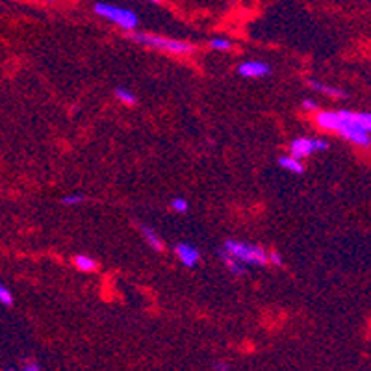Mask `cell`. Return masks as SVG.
Returning a JSON list of instances; mask_svg holds the SVG:
<instances>
[{"label": "cell", "mask_w": 371, "mask_h": 371, "mask_svg": "<svg viewBox=\"0 0 371 371\" xmlns=\"http://www.w3.org/2000/svg\"><path fill=\"white\" fill-rule=\"evenodd\" d=\"M128 39L138 45H144L147 48H154V50H162V52L176 54V56H186V54L195 52V45L188 41H181V39H173V37L158 36V34H148V32H128Z\"/></svg>", "instance_id": "6da1fadb"}, {"label": "cell", "mask_w": 371, "mask_h": 371, "mask_svg": "<svg viewBox=\"0 0 371 371\" xmlns=\"http://www.w3.org/2000/svg\"><path fill=\"white\" fill-rule=\"evenodd\" d=\"M336 113H338V119H336L334 132L338 134L342 139H345V141L356 145V147L371 148V134L366 132L356 122V111L338 110Z\"/></svg>", "instance_id": "7a4b0ae2"}, {"label": "cell", "mask_w": 371, "mask_h": 371, "mask_svg": "<svg viewBox=\"0 0 371 371\" xmlns=\"http://www.w3.org/2000/svg\"><path fill=\"white\" fill-rule=\"evenodd\" d=\"M93 11H95L99 17H102L104 21L111 22V24L127 30V32H134L139 24L138 15H136L132 10L122 8V6L110 4V2H95Z\"/></svg>", "instance_id": "3957f363"}, {"label": "cell", "mask_w": 371, "mask_h": 371, "mask_svg": "<svg viewBox=\"0 0 371 371\" xmlns=\"http://www.w3.org/2000/svg\"><path fill=\"white\" fill-rule=\"evenodd\" d=\"M223 251L228 255L236 256L245 265H265L270 264V251L255 244L239 241V239H227L223 245Z\"/></svg>", "instance_id": "277c9868"}, {"label": "cell", "mask_w": 371, "mask_h": 371, "mask_svg": "<svg viewBox=\"0 0 371 371\" xmlns=\"http://www.w3.org/2000/svg\"><path fill=\"white\" fill-rule=\"evenodd\" d=\"M329 148V141L321 138H308V136H299L290 144V154L295 158H304L314 153H321Z\"/></svg>", "instance_id": "5b68a950"}, {"label": "cell", "mask_w": 371, "mask_h": 371, "mask_svg": "<svg viewBox=\"0 0 371 371\" xmlns=\"http://www.w3.org/2000/svg\"><path fill=\"white\" fill-rule=\"evenodd\" d=\"M238 74L244 78H265L271 74L270 64L258 62V59H249L238 65Z\"/></svg>", "instance_id": "8992f818"}, {"label": "cell", "mask_w": 371, "mask_h": 371, "mask_svg": "<svg viewBox=\"0 0 371 371\" xmlns=\"http://www.w3.org/2000/svg\"><path fill=\"white\" fill-rule=\"evenodd\" d=\"M175 255L176 258L181 260V264L186 265V267H197V264L201 262V251L197 249L195 245L186 244V241H181V244L175 247Z\"/></svg>", "instance_id": "52a82bcc"}, {"label": "cell", "mask_w": 371, "mask_h": 371, "mask_svg": "<svg viewBox=\"0 0 371 371\" xmlns=\"http://www.w3.org/2000/svg\"><path fill=\"white\" fill-rule=\"evenodd\" d=\"M139 232H141V236H144L145 244L150 247V249L154 251H164V239L160 238V234L154 230L150 225H145V223H141L139 225Z\"/></svg>", "instance_id": "ba28073f"}, {"label": "cell", "mask_w": 371, "mask_h": 371, "mask_svg": "<svg viewBox=\"0 0 371 371\" xmlns=\"http://www.w3.org/2000/svg\"><path fill=\"white\" fill-rule=\"evenodd\" d=\"M308 88L314 90L316 93H321L325 97H332V99H344L345 91L336 88V85L323 84V82H318V80H308Z\"/></svg>", "instance_id": "9c48e42d"}, {"label": "cell", "mask_w": 371, "mask_h": 371, "mask_svg": "<svg viewBox=\"0 0 371 371\" xmlns=\"http://www.w3.org/2000/svg\"><path fill=\"white\" fill-rule=\"evenodd\" d=\"M279 167H282L288 173H293V175H302L304 173V165L299 158L292 156V154H284L279 158Z\"/></svg>", "instance_id": "30bf717a"}, {"label": "cell", "mask_w": 371, "mask_h": 371, "mask_svg": "<svg viewBox=\"0 0 371 371\" xmlns=\"http://www.w3.org/2000/svg\"><path fill=\"white\" fill-rule=\"evenodd\" d=\"M221 260H223V264H225V267H227L232 275L236 276H241L245 275V271H247V265L244 264V262H239L236 256L232 255H228L227 251H221Z\"/></svg>", "instance_id": "8fae6325"}, {"label": "cell", "mask_w": 371, "mask_h": 371, "mask_svg": "<svg viewBox=\"0 0 371 371\" xmlns=\"http://www.w3.org/2000/svg\"><path fill=\"white\" fill-rule=\"evenodd\" d=\"M74 265H76V270L82 271V273H93V271L99 267L95 258H91L88 255H76L74 256Z\"/></svg>", "instance_id": "7c38bea8"}, {"label": "cell", "mask_w": 371, "mask_h": 371, "mask_svg": "<svg viewBox=\"0 0 371 371\" xmlns=\"http://www.w3.org/2000/svg\"><path fill=\"white\" fill-rule=\"evenodd\" d=\"M208 47L216 50V52H228L234 47V43L230 39H227V37H212L208 41Z\"/></svg>", "instance_id": "4fadbf2b"}, {"label": "cell", "mask_w": 371, "mask_h": 371, "mask_svg": "<svg viewBox=\"0 0 371 371\" xmlns=\"http://www.w3.org/2000/svg\"><path fill=\"white\" fill-rule=\"evenodd\" d=\"M115 97L122 102V104H127V106H134V104L138 102V97H136V93H134V91H130V90H127V88H117Z\"/></svg>", "instance_id": "5bb4252c"}, {"label": "cell", "mask_w": 371, "mask_h": 371, "mask_svg": "<svg viewBox=\"0 0 371 371\" xmlns=\"http://www.w3.org/2000/svg\"><path fill=\"white\" fill-rule=\"evenodd\" d=\"M171 210L176 214H186L190 210V202L186 201L184 197H175V199L171 201Z\"/></svg>", "instance_id": "9a60e30c"}, {"label": "cell", "mask_w": 371, "mask_h": 371, "mask_svg": "<svg viewBox=\"0 0 371 371\" xmlns=\"http://www.w3.org/2000/svg\"><path fill=\"white\" fill-rule=\"evenodd\" d=\"M62 202H64L65 206H80V204L85 202V195H82V193H69V195H65L62 199Z\"/></svg>", "instance_id": "2e32d148"}, {"label": "cell", "mask_w": 371, "mask_h": 371, "mask_svg": "<svg viewBox=\"0 0 371 371\" xmlns=\"http://www.w3.org/2000/svg\"><path fill=\"white\" fill-rule=\"evenodd\" d=\"M356 122L360 125L366 132L371 134V113L370 111H356Z\"/></svg>", "instance_id": "e0dca14e"}, {"label": "cell", "mask_w": 371, "mask_h": 371, "mask_svg": "<svg viewBox=\"0 0 371 371\" xmlns=\"http://www.w3.org/2000/svg\"><path fill=\"white\" fill-rule=\"evenodd\" d=\"M0 304H4V307H11L13 304V295L8 288L0 282Z\"/></svg>", "instance_id": "ac0fdd59"}, {"label": "cell", "mask_w": 371, "mask_h": 371, "mask_svg": "<svg viewBox=\"0 0 371 371\" xmlns=\"http://www.w3.org/2000/svg\"><path fill=\"white\" fill-rule=\"evenodd\" d=\"M301 106L304 111H318L319 110V104L314 101V99H304Z\"/></svg>", "instance_id": "d6986e66"}, {"label": "cell", "mask_w": 371, "mask_h": 371, "mask_svg": "<svg viewBox=\"0 0 371 371\" xmlns=\"http://www.w3.org/2000/svg\"><path fill=\"white\" fill-rule=\"evenodd\" d=\"M270 264L282 265V255L279 253V251H271V253H270Z\"/></svg>", "instance_id": "ffe728a7"}, {"label": "cell", "mask_w": 371, "mask_h": 371, "mask_svg": "<svg viewBox=\"0 0 371 371\" xmlns=\"http://www.w3.org/2000/svg\"><path fill=\"white\" fill-rule=\"evenodd\" d=\"M22 371H41V368H39V364L37 362H27L24 364V368H22Z\"/></svg>", "instance_id": "44dd1931"}, {"label": "cell", "mask_w": 371, "mask_h": 371, "mask_svg": "<svg viewBox=\"0 0 371 371\" xmlns=\"http://www.w3.org/2000/svg\"><path fill=\"white\" fill-rule=\"evenodd\" d=\"M214 370L216 371H228L230 368H228L227 362H216V364H214Z\"/></svg>", "instance_id": "7402d4cb"}, {"label": "cell", "mask_w": 371, "mask_h": 371, "mask_svg": "<svg viewBox=\"0 0 371 371\" xmlns=\"http://www.w3.org/2000/svg\"><path fill=\"white\" fill-rule=\"evenodd\" d=\"M145 2H150V4H162V0H145Z\"/></svg>", "instance_id": "603a6c76"}, {"label": "cell", "mask_w": 371, "mask_h": 371, "mask_svg": "<svg viewBox=\"0 0 371 371\" xmlns=\"http://www.w3.org/2000/svg\"><path fill=\"white\" fill-rule=\"evenodd\" d=\"M6 371H15V370H6Z\"/></svg>", "instance_id": "cb8c5ba5"}]
</instances>
